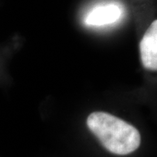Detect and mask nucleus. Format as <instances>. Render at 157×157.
I'll use <instances>...</instances> for the list:
<instances>
[{
    "label": "nucleus",
    "instance_id": "7ed1b4c3",
    "mask_svg": "<svg viewBox=\"0 0 157 157\" xmlns=\"http://www.w3.org/2000/svg\"><path fill=\"white\" fill-rule=\"evenodd\" d=\"M122 15L119 6L110 5L99 6L90 12L85 18V23L92 26H102L117 22Z\"/></svg>",
    "mask_w": 157,
    "mask_h": 157
},
{
    "label": "nucleus",
    "instance_id": "f03ea898",
    "mask_svg": "<svg viewBox=\"0 0 157 157\" xmlns=\"http://www.w3.org/2000/svg\"><path fill=\"white\" fill-rule=\"evenodd\" d=\"M142 63L146 69H157V21L152 22L145 33L140 44Z\"/></svg>",
    "mask_w": 157,
    "mask_h": 157
},
{
    "label": "nucleus",
    "instance_id": "20e7f679",
    "mask_svg": "<svg viewBox=\"0 0 157 157\" xmlns=\"http://www.w3.org/2000/svg\"><path fill=\"white\" fill-rule=\"evenodd\" d=\"M2 63H1V61H0V78H1V76H2V71H2Z\"/></svg>",
    "mask_w": 157,
    "mask_h": 157
},
{
    "label": "nucleus",
    "instance_id": "f257e3e1",
    "mask_svg": "<svg viewBox=\"0 0 157 157\" xmlns=\"http://www.w3.org/2000/svg\"><path fill=\"white\" fill-rule=\"evenodd\" d=\"M87 124L103 146L114 154H131L140 145L139 131L130 124L109 113L96 111L90 113Z\"/></svg>",
    "mask_w": 157,
    "mask_h": 157
}]
</instances>
